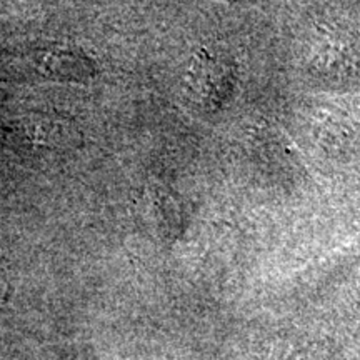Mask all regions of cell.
Wrapping results in <instances>:
<instances>
[{
  "instance_id": "6da1fadb",
  "label": "cell",
  "mask_w": 360,
  "mask_h": 360,
  "mask_svg": "<svg viewBox=\"0 0 360 360\" xmlns=\"http://www.w3.org/2000/svg\"><path fill=\"white\" fill-rule=\"evenodd\" d=\"M233 74L231 65L202 51L193 58L188 70V85L192 96L202 107L219 109L220 103L227 101L232 92Z\"/></svg>"
}]
</instances>
